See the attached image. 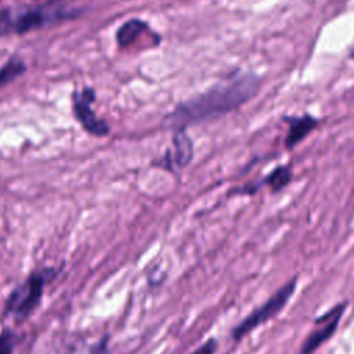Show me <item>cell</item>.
<instances>
[{
    "label": "cell",
    "mask_w": 354,
    "mask_h": 354,
    "mask_svg": "<svg viewBox=\"0 0 354 354\" xmlns=\"http://www.w3.org/2000/svg\"><path fill=\"white\" fill-rule=\"evenodd\" d=\"M260 87V80L254 75H245L225 84L216 86L183 104L169 116L167 124L176 130L189 124L220 118L245 104Z\"/></svg>",
    "instance_id": "1"
},
{
    "label": "cell",
    "mask_w": 354,
    "mask_h": 354,
    "mask_svg": "<svg viewBox=\"0 0 354 354\" xmlns=\"http://www.w3.org/2000/svg\"><path fill=\"white\" fill-rule=\"evenodd\" d=\"M292 180V170L288 166H278L270 174L266 176L263 183L271 188L272 192H278L285 188Z\"/></svg>",
    "instance_id": "10"
},
{
    "label": "cell",
    "mask_w": 354,
    "mask_h": 354,
    "mask_svg": "<svg viewBox=\"0 0 354 354\" xmlns=\"http://www.w3.org/2000/svg\"><path fill=\"white\" fill-rule=\"evenodd\" d=\"M50 19H53L51 12L46 8H30V10L21 11L18 14H14L10 10V18H8L10 32L24 33L30 29H36L41 26Z\"/></svg>",
    "instance_id": "7"
},
{
    "label": "cell",
    "mask_w": 354,
    "mask_h": 354,
    "mask_svg": "<svg viewBox=\"0 0 354 354\" xmlns=\"http://www.w3.org/2000/svg\"><path fill=\"white\" fill-rule=\"evenodd\" d=\"M47 1H57V0H47Z\"/></svg>",
    "instance_id": "15"
},
{
    "label": "cell",
    "mask_w": 354,
    "mask_h": 354,
    "mask_svg": "<svg viewBox=\"0 0 354 354\" xmlns=\"http://www.w3.org/2000/svg\"><path fill=\"white\" fill-rule=\"evenodd\" d=\"M44 283L43 274H32L11 292L6 306L7 311L17 318L28 317L41 299Z\"/></svg>",
    "instance_id": "3"
},
{
    "label": "cell",
    "mask_w": 354,
    "mask_h": 354,
    "mask_svg": "<svg viewBox=\"0 0 354 354\" xmlns=\"http://www.w3.org/2000/svg\"><path fill=\"white\" fill-rule=\"evenodd\" d=\"M346 307V303H339L315 321V328L304 340L300 354H311L335 333Z\"/></svg>",
    "instance_id": "4"
},
{
    "label": "cell",
    "mask_w": 354,
    "mask_h": 354,
    "mask_svg": "<svg viewBox=\"0 0 354 354\" xmlns=\"http://www.w3.org/2000/svg\"><path fill=\"white\" fill-rule=\"evenodd\" d=\"M25 71V66L18 59L8 61L1 69H0V87L7 84L8 82L14 80L18 75H21Z\"/></svg>",
    "instance_id": "11"
},
{
    "label": "cell",
    "mask_w": 354,
    "mask_h": 354,
    "mask_svg": "<svg viewBox=\"0 0 354 354\" xmlns=\"http://www.w3.org/2000/svg\"><path fill=\"white\" fill-rule=\"evenodd\" d=\"M256 191H257V185L253 184V183H249V184L243 185L242 188H238V189H236V192H242V194H245V195H253Z\"/></svg>",
    "instance_id": "14"
},
{
    "label": "cell",
    "mask_w": 354,
    "mask_h": 354,
    "mask_svg": "<svg viewBox=\"0 0 354 354\" xmlns=\"http://www.w3.org/2000/svg\"><path fill=\"white\" fill-rule=\"evenodd\" d=\"M318 124V120L313 116H300V118H292L289 120V130L285 138L286 148L296 147L301 140H304Z\"/></svg>",
    "instance_id": "8"
},
{
    "label": "cell",
    "mask_w": 354,
    "mask_h": 354,
    "mask_svg": "<svg viewBox=\"0 0 354 354\" xmlns=\"http://www.w3.org/2000/svg\"><path fill=\"white\" fill-rule=\"evenodd\" d=\"M17 337L12 332L6 330L0 335V354H11L15 346Z\"/></svg>",
    "instance_id": "12"
},
{
    "label": "cell",
    "mask_w": 354,
    "mask_h": 354,
    "mask_svg": "<svg viewBox=\"0 0 354 354\" xmlns=\"http://www.w3.org/2000/svg\"><path fill=\"white\" fill-rule=\"evenodd\" d=\"M94 101L93 90L87 88L83 93L75 94V113L76 118L80 120L83 127L95 136H105L109 131V127L105 122L95 118L94 112L91 111V102Z\"/></svg>",
    "instance_id": "5"
},
{
    "label": "cell",
    "mask_w": 354,
    "mask_h": 354,
    "mask_svg": "<svg viewBox=\"0 0 354 354\" xmlns=\"http://www.w3.org/2000/svg\"><path fill=\"white\" fill-rule=\"evenodd\" d=\"M194 155L192 141L184 131V129L176 130L173 137V149L167 151L166 155L160 160V166L167 169L169 171H176L178 169L185 167Z\"/></svg>",
    "instance_id": "6"
},
{
    "label": "cell",
    "mask_w": 354,
    "mask_h": 354,
    "mask_svg": "<svg viewBox=\"0 0 354 354\" xmlns=\"http://www.w3.org/2000/svg\"><path fill=\"white\" fill-rule=\"evenodd\" d=\"M216 348H217V340L209 339V340H206L203 344H201V346H199L194 353H191V354H214Z\"/></svg>",
    "instance_id": "13"
},
{
    "label": "cell",
    "mask_w": 354,
    "mask_h": 354,
    "mask_svg": "<svg viewBox=\"0 0 354 354\" xmlns=\"http://www.w3.org/2000/svg\"><path fill=\"white\" fill-rule=\"evenodd\" d=\"M297 281L296 278L288 281L282 288H279L270 299H267L260 307L252 311L246 318H243L234 329H232V339L241 340L245 335L256 329L257 326L266 324L267 321L272 319L289 301L296 290Z\"/></svg>",
    "instance_id": "2"
},
{
    "label": "cell",
    "mask_w": 354,
    "mask_h": 354,
    "mask_svg": "<svg viewBox=\"0 0 354 354\" xmlns=\"http://www.w3.org/2000/svg\"><path fill=\"white\" fill-rule=\"evenodd\" d=\"M144 29H147V25L142 21H138V19L127 21L124 25H122L119 28L118 35H116V40L122 47L130 46L141 35V32Z\"/></svg>",
    "instance_id": "9"
}]
</instances>
